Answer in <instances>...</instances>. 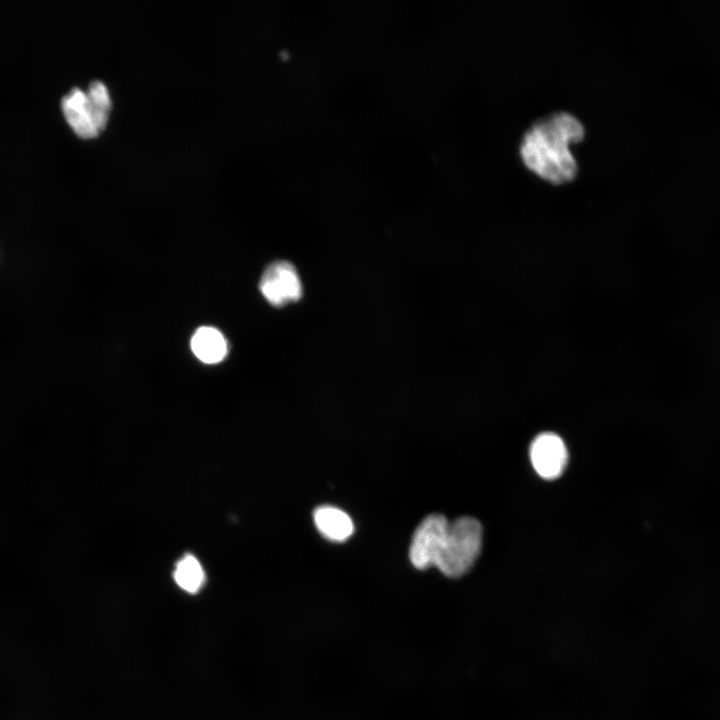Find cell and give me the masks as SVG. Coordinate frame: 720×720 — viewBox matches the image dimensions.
<instances>
[{
  "mask_svg": "<svg viewBox=\"0 0 720 720\" xmlns=\"http://www.w3.org/2000/svg\"><path fill=\"white\" fill-rule=\"evenodd\" d=\"M112 108L110 93L99 80L89 84L87 91L74 87L61 100L63 115L81 138H93L106 127Z\"/></svg>",
  "mask_w": 720,
  "mask_h": 720,
  "instance_id": "obj_2",
  "label": "cell"
},
{
  "mask_svg": "<svg viewBox=\"0 0 720 720\" xmlns=\"http://www.w3.org/2000/svg\"><path fill=\"white\" fill-rule=\"evenodd\" d=\"M530 459L539 476L552 480L563 473L568 461V452L560 436L552 432H543L535 437L530 446Z\"/></svg>",
  "mask_w": 720,
  "mask_h": 720,
  "instance_id": "obj_6",
  "label": "cell"
},
{
  "mask_svg": "<svg viewBox=\"0 0 720 720\" xmlns=\"http://www.w3.org/2000/svg\"><path fill=\"white\" fill-rule=\"evenodd\" d=\"M585 137L583 123L567 111L551 112L534 121L524 132L519 154L523 164L551 184L572 181L578 172L570 146Z\"/></svg>",
  "mask_w": 720,
  "mask_h": 720,
  "instance_id": "obj_1",
  "label": "cell"
},
{
  "mask_svg": "<svg viewBox=\"0 0 720 720\" xmlns=\"http://www.w3.org/2000/svg\"><path fill=\"white\" fill-rule=\"evenodd\" d=\"M259 290L265 300L276 307L296 302L303 295V285L295 266L284 260L274 261L265 268Z\"/></svg>",
  "mask_w": 720,
  "mask_h": 720,
  "instance_id": "obj_4",
  "label": "cell"
},
{
  "mask_svg": "<svg viewBox=\"0 0 720 720\" xmlns=\"http://www.w3.org/2000/svg\"><path fill=\"white\" fill-rule=\"evenodd\" d=\"M313 518L319 532L331 541L343 542L354 532L350 516L337 507L319 506L313 512Z\"/></svg>",
  "mask_w": 720,
  "mask_h": 720,
  "instance_id": "obj_7",
  "label": "cell"
},
{
  "mask_svg": "<svg viewBox=\"0 0 720 720\" xmlns=\"http://www.w3.org/2000/svg\"><path fill=\"white\" fill-rule=\"evenodd\" d=\"M449 521L441 514L424 518L415 529L409 548L412 565L419 570L434 566Z\"/></svg>",
  "mask_w": 720,
  "mask_h": 720,
  "instance_id": "obj_5",
  "label": "cell"
},
{
  "mask_svg": "<svg viewBox=\"0 0 720 720\" xmlns=\"http://www.w3.org/2000/svg\"><path fill=\"white\" fill-rule=\"evenodd\" d=\"M482 538V526L475 518L465 516L449 522L434 566L446 577L463 576L477 560Z\"/></svg>",
  "mask_w": 720,
  "mask_h": 720,
  "instance_id": "obj_3",
  "label": "cell"
},
{
  "mask_svg": "<svg viewBox=\"0 0 720 720\" xmlns=\"http://www.w3.org/2000/svg\"><path fill=\"white\" fill-rule=\"evenodd\" d=\"M205 578V572L195 556L186 554L177 561L173 579L183 591L189 594L199 592L205 583Z\"/></svg>",
  "mask_w": 720,
  "mask_h": 720,
  "instance_id": "obj_9",
  "label": "cell"
},
{
  "mask_svg": "<svg viewBox=\"0 0 720 720\" xmlns=\"http://www.w3.org/2000/svg\"><path fill=\"white\" fill-rule=\"evenodd\" d=\"M194 355L206 364L221 362L227 354V342L224 335L210 326L199 327L190 342Z\"/></svg>",
  "mask_w": 720,
  "mask_h": 720,
  "instance_id": "obj_8",
  "label": "cell"
}]
</instances>
